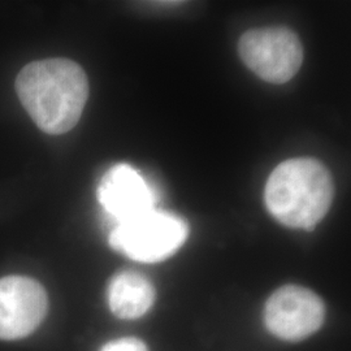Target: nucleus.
I'll return each instance as SVG.
<instances>
[{
	"mask_svg": "<svg viewBox=\"0 0 351 351\" xmlns=\"http://www.w3.org/2000/svg\"><path fill=\"white\" fill-rule=\"evenodd\" d=\"M98 201L104 211L119 223L155 208V193L149 182L128 164H116L103 176Z\"/></svg>",
	"mask_w": 351,
	"mask_h": 351,
	"instance_id": "7",
	"label": "nucleus"
},
{
	"mask_svg": "<svg viewBox=\"0 0 351 351\" xmlns=\"http://www.w3.org/2000/svg\"><path fill=\"white\" fill-rule=\"evenodd\" d=\"M239 52L250 71L276 85L290 81L303 63L301 40L288 27L249 30L239 39Z\"/></svg>",
	"mask_w": 351,
	"mask_h": 351,
	"instance_id": "4",
	"label": "nucleus"
},
{
	"mask_svg": "<svg viewBox=\"0 0 351 351\" xmlns=\"http://www.w3.org/2000/svg\"><path fill=\"white\" fill-rule=\"evenodd\" d=\"M113 314L121 319H137L146 314L155 301V289L150 280L133 271L112 277L107 290Z\"/></svg>",
	"mask_w": 351,
	"mask_h": 351,
	"instance_id": "8",
	"label": "nucleus"
},
{
	"mask_svg": "<svg viewBox=\"0 0 351 351\" xmlns=\"http://www.w3.org/2000/svg\"><path fill=\"white\" fill-rule=\"evenodd\" d=\"M17 97L34 124L60 136L80 121L88 98V75L69 59H45L25 65L17 75Z\"/></svg>",
	"mask_w": 351,
	"mask_h": 351,
	"instance_id": "1",
	"label": "nucleus"
},
{
	"mask_svg": "<svg viewBox=\"0 0 351 351\" xmlns=\"http://www.w3.org/2000/svg\"><path fill=\"white\" fill-rule=\"evenodd\" d=\"M188 234V224L181 217L152 208L119 223L110 236V245L133 261L156 263L172 256Z\"/></svg>",
	"mask_w": 351,
	"mask_h": 351,
	"instance_id": "3",
	"label": "nucleus"
},
{
	"mask_svg": "<svg viewBox=\"0 0 351 351\" xmlns=\"http://www.w3.org/2000/svg\"><path fill=\"white\" fill-rule=\"evenodd\" d=\"M101 351H149L147 346L138 339H120L106 343Z\"/></svg>",
	"mask_w": 351,
	"mask_h": 351,
	"instance_id": "9",
	"label": "nucleus"
},
{
	"mask_svg": "<svg viewBox=\"0 0 351 351\" xmlns=\"http://www.w3.org/2000/svg\"><path fill=\"white\" fill-rule=\"evenodd\" d=\"M47 294L30 277L0 278V339H24L33 333L47 313Z\"/></svg>",
	"mask_w": 351,
	"mask_h": 351,
	"instance_id": "6",
	"label": "nucleus"
},
{
	"mask_svg": "<svg viewBox=\"0 0 351 351\" xmlns=\"http://www.w3.org/2000/svg\"><path fill=\"white\" fill-rule=\"evenodd\" d=\"M326 306L310 289L287 285L276 290L265 303L264 323L276 337L300 341L323 326Z\"/></svg>",
	"mask_w": 351,
	"mask_h": 351,
	"instance_id": "5",
	"label": "nucleus"
},
{
	"mask_svg": "<svg viewBox=\"0 0 351 351\" xmlns=\"http://www.w3.org/2000/svg\"><path fill=\"white\" fill-rule=\"evenodd\" d=\"M333 195L332 175L311 158L278 164L264 189L267 210L278 223L295 229H314L329 211Z\"/></svg>",
	"mask_w": 351,
	"mask_h": 351,
	"instance_id": "2",
	"label": "nucleus"
}]
</instances>
